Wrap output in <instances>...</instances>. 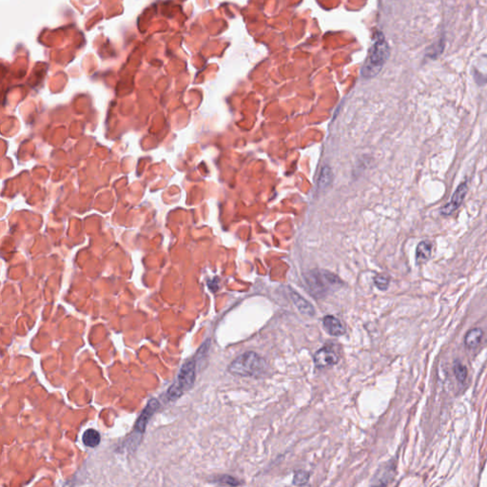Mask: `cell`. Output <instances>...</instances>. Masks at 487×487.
<instances>
[{
	"instance_id": "1",
	"label": "cell",
	"mask_w": 487,
	"mask_h": 487,
	"mask_svg": "<svg viewBox=\"0 0 487 487\" xmlns=\"http://www.w3.org/2000/svg\"><path fill=\"white\" fill-rule=\"evenodd\" d=\"M390 46L380 32H375L373 43L368 50V56L362 68V76L372 78L380 74L382 68L390 58Z\"/></svg>"
},
{
	"instance_id": "2",
	"label": "cell",
	"mask_w": 487,
	"mask_h": 487,
	"mask_svg": "<svg viewBox=\"0 0 487 487\" xmlns=\"http://www.w3.org/2000/svg\"><path fill=\"white\" fill-rule=\"evenodd\" d=\"M266 368V360L254 351L244 352L230 364L228 370L239 377H258Z\"/></svg>"
},
{
	"instance_id": "3",
	"label": "cell",
	"mask_w": 487,
	"mask_h": 487,
	"mask_svg": "<svg viewBox=\"0 0 487 487\" xmlns=\"http://www.w3.org/2000/svg\"><path fill=\"white\" fill-rule=\"evenodd\" d=\"M306 282L313 296L322 298L341 286L339 277L328 272L312 270L306 275Z\"/></svg>"
},
{
	"instance_id": "4",
	"label": "cell",
	"mask_w": 487,
	"mask_h": 487,
	"mask_svg": "<svg viewBox=\"0 0 487 487\" xmlns=\"http://www.w3.org/2000/svg\"><path fill=\"white\" fill-rule=\"evenodd\" d=\"M195 370H196V362L194 359H190L180 368L179 373L177 375L176 380L174 384L168 390L166 395L170 400H176L179 397L183 395L186 391L190 390L194 384Z\"/></svg>"
},
{
	"instance_id": "5",
	"label": "cell",
	"mask_w": 487,
	"mask_h": 487,
	"mask_svg": "<svg viewBox=\"0 0 487 487\" xmlns=\"http://www.w3.org/2000/svg\"><path fill=\"white\" fill-rule=\"evenodd\" d=\"M468 186L466 182H462L458 185L457 190L452 195L450 201L446 205L442 208L440 214L444 216H449L453 214L460 206L462 205L464 198L468 194Z\"/></svg>"
},
{
	"instance_id": "6",
	"label": "cell",
	"mask_w": 487,
	"mask_h": 487,
	"mask_svg": "<svg viewBox=\"0 0 487 487\" xmlns=\"http://www.w3.org/2000/svg\"><path fill=\"white\" fill-rule=\"evenodd\" d=\"M339 362V356L330 346H326L317 351L314 355V364L318 368H326L336 364Z\"/></svg>"
},
{
	"instance_id": "7",
	"label": "cell",
	"mask_w": 487,
	"mask_h": 487,
	"mask_svg": "<svg viewBox=\"0 0 487 487\" xmlns=\"http://www.w3.org/2000/svg\"><path fill=\"white\" fill-rule=\"evenodd\" d=\"M159 408V402L156 399L150 400L146 404L145 410L141 413L139 418L137 420L136 428L139 433H143L146 430V424L152 415L156 413V410Z\"/></svg>"
},
{
	"instance_id": "8",
	"label": "cell",
	"mask_w": 487,
	"mask_h": 487,
	"mask_svg": "<svg viewBox=\"0 0 487 487\" xmlns=\"http://www.w3.org/2000/svg\"><path fill=\"white\" fill-rule=\"evenodd\" d=\"M322 326L326 332L332 336H342L346 333L342 322L332 315H328L322 319Z\"/></svg>"
},
{
	"instance_id": "9",
	"label": "cell",
	"mask_w": 487,
	"mask_h": 487,
	"mask_svg": "<svg viewBox=\"0 0 487 487\" xmlns=\"http://www.w3.org/2000/svg\"><path fill=\"white\" fill-rule=\"evenodd\" d=\"M290 298H292V302L296 306V308L299 310V312L304 314V315H308V316H313L314 315V313H315L314 308L304 298H302L301 295H299L298 293L295 292L293 290H290Z\"/></svg>"
},
{
	"instance_id": "10",
	"label": "cell",
	"mask_w": 487,
	"mask_h": 487,
	"mask_svg": "<svg viewBox=\"0 0 487 487\" xmlns=\"http://www.w3.org/2000/svg\"><path fill=\"white\" fill-rule=\"evenodd\" d=\"M484 336V332L480 328H472L468 330L464 337V344L468 350H475L480 346Z\"/></svg>"
},
{
	"instance_id": "11",
	"label": "cell",
	"mask_w": 487,
	"mask_h": 487,
	"mask_svg": "<svg viewBox=\"0 0 487 487\" xmlns=\"http://www.w3.org/2000/svg\"><path fill=\"white\" fill-rule=\"evenodd\" d=\"M432 246L433 244L430 241H422L417 246L416 248V261L418 264H424L428 262L432 252Z\"/></svg>"
},
{
	"instance_id": "12",
	"label": "cell",
	"mask_w": 487,
	"mask_h": 487,
	"mask_svg": "<svg viewBox=\"0 0 487 487\" xmlns=\"http://www.w3.org/2000/svg\"><path fill=\"white\" fill-rule=\"evenodd\" d=\"M82 440H83L84 444L88 448H96L98 444H100L101 437H100L99 432L94 429L90 428L84 432Z\"/></svg>"
},
{
	"instance_id": "13",
	"label": "cell",
	"mask_w": 487,
	"mask_h": 487,
	"mask_svg": "<svg viewBox=\"0 0 487 487\" xmlns=\"http://www.w3.org/2000/svg\"><path fill=\"white\" fill-rule=\"evenodd\" d=\"M332 178H333V174L330 168L328 166H324L318 178V188L324 190L328 188L332 184Z\"/></svg>"
},
{
	"instance_id": "14",
	"label": "cell",
	"mask_w": 487,
	"mask_h": 487,
	"mask_svg": "<svg viewBox=\"0 0 487 487\" xmlns=\"http://www.w3.org/2000/svg\"><path fill=\"white\" fill-rule=\"evenodd\" d=\"M453 370H454L455 377H456V379H457L458 382L464 384V382L466 380V378H468V368H466V366L464 364H462L460 360H456V362H454Z\"/></svg>"
},
{
	"instance_id": "15",
	"label": "cell",
	"mask_w": 487,
	"mask_h": 487,
	"mask_svg": "<svg viewBox=\"0 0 487 487\" xmlns=\"http://www.w3.org/2000/svg\"><path fill=\"white\" fill-rule=\"evenodd\" d=\"M310 480V474L306 471H296L293 478V484L295 486H304L308 484Z\"/></svg>"
},
{
	"instance_id": "16",
	"label": "cell",
	"mask_w": 487,
	"mask_h": 487,
	"mask_svg": "<svg viewBox=\"0 0 487 487\" xmlns=\"http://www.w3.org/2000/svg\"><path fill=\"white\" fill-rule=\"evenodd\" d=\"M376 286L380 290H386L390 286V279L384 275H378L374 279Z\"/></svg>"
},
{
	"instance_id": "17",
	"label": "cell",
	"mask_w": 487,
	"mask_h": 487,
	"mask_svg": "<svg viewBox=\"0 0 487 487\" xmlns=\"http://www.w3.org/2000/svg\"><path fill=\"white\" fill-rule=\"evenodd\" d=\"M216 482H218L219 484H222V486H232L240 484V482L236 478L230 477V476H222V477L219 478L218 480H216Z\"/></svg>"
},
{
	"instance_id": "18",
	"label": "cell",
	"mask_w": 487,
	"mask_h": 487,
	"mask_svg": "<svg viewBox=\"0 0 487 487\" xmlns=\"http://www.w3.org/2000/svg\"><path fill=\"white\" fill-rule=\"evenodd\" d=\"M433 46H434V47H430V49L433 50H428V56L431 58L435 59L437 58V56H438V54H437L436 50H444V39H440L437 44H435V45H433Z\"/></svg>"
}]
</instances>
